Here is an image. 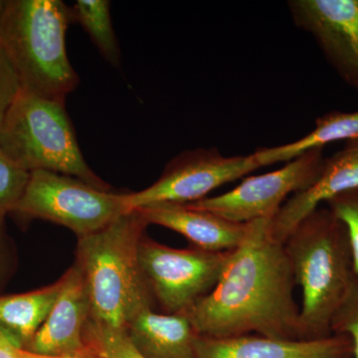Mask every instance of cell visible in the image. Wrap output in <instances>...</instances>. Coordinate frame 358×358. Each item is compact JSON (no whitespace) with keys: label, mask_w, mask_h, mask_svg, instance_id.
<instances>
[{"label":"cell","mask_w":358,"mask_h":358,"mask_svg":"<svg viewBox=\"0 0 358 358\" xmlns=\"http://www.w3.org/2000/svg\"><path fill=\"white\" fill-rule=\"evenodd\" d=\"M271 220L250 222L248 234L231 251L215 288L182 313L199 336L223 338L256 333L301 339L293 270L284 244L271 235Z\"/></svg>","instance_id":"1"},{"label":"cell","mask_w":358,"mask_h":358,"mask_svg":"<svg viewBox=\"0 0 358 358\" xmlns=\"http://www.w3.org/2000/svg\"><path fill=\"white\" fill-rule=\"evenodd\" d=\"M147 226L140 212L133 210L79 238L75 264L88 287L92 324L127 331L138 313L152 308L155 299L138 261Z\"/></svg>","instance_id":"2"},{"label":"cell","mask_w":358,"mask_h":358,"mask_svg":"<svg viewBox=\"0 0 358 358\" xmlns=\"http://www.w3.org/2000/svg\"><path fill=\"white\" fill-rule=\"evenodd\" d=\"M284 246L303 292L301 339L329 338L355 278L348 229L329 208L319 207L296 225Z\"/></svg>","instance_id":"3"},{"label":"cell","mask_w":358,"mask_h":358,"mask_svg":"<svg viewBox=\"0 0 358 358\" xmlns=\"http://www.w3.org/2000/svg\"><path fill=\"white\" fill-rule=\"evenodd\" d=\"M72 8L61 0H6L0 14V48L21 90L65 102L79 85L66 49Z\"/></svg>","instance_id":"4"},{"label":"cell","mask_w":358,"mask_h":358,"mask_svg":"<svg viewBox=\"0 0 358 358\" xmlns=\"http://www.w3.org/2000/svg\"><path fill=\"white\" fill-rule=\"evenodd\" d=\"M0 155L27 173L65 174L112 192L85 160L65 102L61 101L21 90L0 133Z\"/></svg>","instance_id":"5"},{"label":"cell","mask_w":358,"mask_h":358,"mask_svg":"<svg viewBox=\"0 0 358 358\" xmlns=\"http://www.w3.org/2000/svg\"><path fill=\"white\" fill-rule=\"evenodd\" d=\"M13 212L60 224L81 238L131 211L126 194L98 189L65 174L35 171Z\"/></svg>","instance_id":"6"},{"label":"cell","mask_w":358,"mask_h":358,"mask_svg":"<svg viewBox=\"0 0 358 358\" xmlns=\"http://www.w3.org/2000/svg\"><path fill=\"white\" fill-rule=\"evenodd\" d=\"M230 253L197 247L171 248L145 235L138 246V261L155 301L166 315H176L213 291Z\"/></svg>","instance_id":"7"},{"label":"cell","mask_w":358,"mask_h":358,"mask_svg":"<svg viewBox=\"0 0 358 358\" xmlns=\"http://www.w3.org/2000/svg\"><path fill=\"white\" fill-rule=\"evenodd\" d=\"M259 169L254 154L225 157L216 148L186 150L166 164L154 185L126 193V204L133 211L155 204L192 203Z\"/></svg>","instance_id":"8"},{"label":"cell","mask_w":358,"mask_h":358,"mask_svg":"<svg viewBox=\"0 0 358 358\" xmlns=\"http://www.w3.org/2000/svg\"><path fill=\"white\" fill-rule=\"evenodd\" d=\"M324 159L320 148L308 150L277 171L245 178L230 192L187 205L232 222L273 219L289 194L307 189L317 180Z\"/></svg>","instance_id":"9"},{"label":"cell","mask_w":358,"mask_h":358,"mask_svg":"<svg viewBox=\"0 0 358 358\" xmlns=\"http://www.w3.org/2000/svg\"><path fill=\"white\" fill-rule=\"evenodd\" d=\"M296 27L313 35L329 64L358 92V0H291Z\"/></svg>","instance_id":"10"},{"label":"cell","mask_w":358,"mask_h":358,"mask_svg":"<svg viewBox=\"0 0 358 358\" xmlns=\"http://www.w3.org/2000/svg\"><path fill=\"white\" fill-rule=\"evenodd\" d=\"M62 281L57 301L25 350L49 357L95 358L86 341L91 303L83 272L74 264Z\"/></svg>","instance_id":"11"},{"label":"cell","mask_w":358,"mask_h":358,"mask_svg":"<svg viewBox=\"0 0 358 358\" xmlns=\"http://www.w3.org/2000/svg\"><path fill=\"white\" fill-rule=\"evenodd\" d=\"M195 358H352L353 343L346 334L301 341L243 334L208 338L197 334Z\"/></svg>","instance_id":"12"},{"label":"cell","mask_w":358,"mask_h":358,"mask_svg":"<svg viewBox=\"0 0 358 358\" xmlns=\"http://www.w3.org/2000/svg\"><path fill=\"white\" fill-rule=\"evenodd\" d=\"M355 188H358V141H348L343 150L324 159L317 180L286 200L270 221L273 239L284 244L296 225L320 203Z\"/></svg>","instance_id":"13"},{"label":"cell","mask_w":358,"mask_h":358,"mask_svg":"<svg viewBox=\"0 0 358 358\" xmlns=\"http://www.w3.org/2000/svg\"><path fill=\"white\" fill-rule=\"evenodd\" d=\"M136 210L148 225L157 224L176 231L194 247L206 251H232L241 245L249 232L250 222H232L187 204H155Z\"/></svg>","instance_id":"14"},{"label":"cell","mask_w":358,"mask_h":358,"mask_svg":"<svg viewBox=\"0 0 358 358\" xmlns=\"http://www.w3.org/2000/svg\"><path fill=\"white\" fill-rule=\"evenodd\" d=\"M129 341L143 358H195L197 334L182 313H138L127 327Z\"/></svg>","instance_id":"15"},{"label":"cell","mask_w":358,"mask_h":358,"mask_svg":"<svg viewBox=\"0 0 358 358\" xmlns=\"http://www.w3.org/2000/svg\"><path fill=\"white\" fill-rule=\"evenodd\" d=\"M315 127L310 133L299 140L274 148H258L254 155L261 167L278 162H289L308 150H317L334 141H358L357 112L327 113L315 120Z\"/></svg>","instance_id":"16"},{"label":"cell","mask_w":358,"mask_h":358,"mask_svg":"<svg viewBox=\"0 0 358 358\" xmlns=\"http://www.w3.org/2000/svg\"><path fill=\"white\" fill-rule=\"evenodd\" d=\"M62 278L30 293L0 298V324L21 339L24 348L48 317L62 289Z\"/></svg>","instance_id":"17"},{"label":"cell","mask_w":358,"mask_h":358,"mask_svg":"<svg viewBox=\"0 0 358 358\" xmlns=\"http://www.w3.org/2000/svg\"><path fill=\"white\" fill-rule=\"evenodd\" d=\"M73 21H76L98 48L106 61L119 67L121 51L115 36L108 0H78L72 7Z\"/></svg>","instance_id":"18"},{"label":"cell","mask_w":358,"mask_h":358,"mask_svg":"<svg viewBox=\"0 0 358 358\" xmlns=\"http://www.w3.org/2000/svg\"><path fill=\"white\" fill-rule=\"evenodd\" d=\"M86 341L95 358H143L129 341L127 331H113L88 322Z\"/></svg>","instance_id":"19"},{"label":"cell","mask_w":358,"mask_h":358,"mask_svg":"<svg viewBox=\"0 0 358 358\" xmlns=\"http://www.w3.org/2000/svg\"><path fill=\"white\" fill-rule=\"evenodd\" d=\"M30 173L23 171L0 155V222L8 212H13L20 201Z\"/></svg>","instance_id":"20"},{"label":"cell","mask_w":358,"mask_h":358,"mask_svg":"<svg viewBox=\"0 0 358 358\" xmlns=\"http://www.w3.org/2000/svg\"><path fill=\"white\" fill-rule=\"evenodd\" d=\"M329 209L348 229L352 248L353 273L358 280V188L348 190L327 202Z\"/></svg>","instance_id":"21"},{"label":"cell","mask_w":358,"mask_h":358,"mask_svg":"<svg viewBox=\"0 0 358 358\" xmlns=\"http://www.w3.org/2000/svg\"><path fill=\"white\" fill-rule=\"evenodd\" d=\"M331 331L350 336L353 343V358H358V280L355 275L345 300L334 315Z\"/></svg>","instance_id":"22"},{"label":"cell","mask_w":358,"mask_h":358,"mask_svg":"<svg viewBox=\"0 0 358 358\" xmlns=\"http://www.w3.org/2000/svg\"><path fill=\"white\" fill-rule=\"evenodd\" d=\"M20 91L17 74L0 48V133L6 115Z\"/></svg>","instance_id":"23"},{"label":"cell","mask_w":358,"mask_h":358,"mask_svg":"<svg viewBox=\"0 0 358 358\" xmlns=\"http://www.w3.org/2000/svg\"><path fill=\"white\" fill-rule=\"evenodd\" d=\"M24 348L21 339L10 329L0 324V358H20L18 350Z\"/></svg>","instance_id":"24"},{"label":"cell","mask_w":358,"mask_h":358,"mask_svg":"<svg viewBox=\"0 0 358 358\" xmlns=\"http://www.w3.org/2000/svg\"><path fill=\"white\" fill-rule=\"evenodd\" d=\"M18 357L20 358H83L76 357H49V355H37V353L29 352L25 348H21L18 350Z\"/></svg>","instance_id":"25"},{"label":"cell","mask_w":358,"mask_h":358,"mask_svg":"<svg viewBox=\"0 0 358 358\" xmlns=\"http://www.w3.org/2000/svg\"><path fill=\"white\" fill-rule=\"evenodd\" d=\"M6 0H0V14L3 11L4 6H6Z\"/></svg>","instance_id":"26"}]
</instances>
